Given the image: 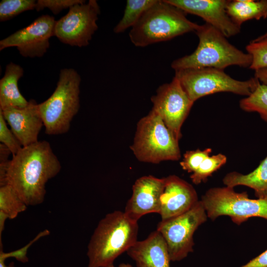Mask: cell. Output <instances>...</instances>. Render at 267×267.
Here are the masks:
<instances>
[{"label": "cell", "mask_w": 267, "mask_h": 267, "mask_svg": "<svg viewBox=\"0 0 267 267\" xmlns=\"http://www.w3.org/2000/svg\"><path fill=\"white\" fill-rule=\"evenodd\" d=\"M50 143L38 141L22 148L7 162H0V186H10L27 206L42 204L47 182L60 171Z\"/></svg>", "instance_id": "cell-1"}, {"label": "cell", "mask_w": 267, "mask_h": 267, "mask_svg": "<svg viewBox=\"0 0 267 267\" xmlns=\"http://www.w3.org/2000/svg\"><path fill=\"white\" fill-rule=\"evenodd\" d=\"M137 222L121 211L107 214L98 222L88 245L87 267H108L137 241Z\"/></svg>", "instance_id": "cell-2"}, {"label": "cell", "mask_w": 267, "mask_h": 267, "mask_svg": "<svg viewBox=\"0 0 267 267\" xmlns=\"http://www.w3.org/2000/svg\"><path fill=\"white\" fill-rule=\"evenodd\" d=\"M198 45L191 54L173 61L175 70L188 68H214L224 70L230 66L249 68L252 58L231 44L220 31L205 23L195 31Z\"/></svg>", "instance_id": "cell-3"}, {"label": "cell", "mask_w": 267, "mask_h": 267, "mask_svg": "<svg viewBox=\"0 0 267 267\" xmlns=\"http://www.w3.org/2000/svg\"><path fill=\"white\" fill-rule=\"evenodd\" d=\"M185 14L166 0H157L132 28L130 40L135 46L144 47L195 32L199 25L188 20Z\"/></svg>", "instance_id": "cell-4"}, {"label": "cell", "mask_w": 267, "mask_h": 267, "mask_svg": "<svg viewBox=\"0 0 267 267\" xmlns=\"http://www.w3.org/2000/svg\"><path fill=\"white\" fill-rule=\"evenodd\" d=\"M81 81V77L75 69H61L52 94L38 104L46 134H61L69 130L71 123L80 108Z\"/></svg>", "instance_id": "cell-5"}, {"label": "cell", "mask_w": 267, "mask_h": 267, "mask_svg": "<svg viewBox=\"0 0 267 267\" xmlns=\"http://www.w3.org/2000/svg\"><path fill=\"white\" fill-rule=\"evenodd\" d=\"M130 148L143 162L158 164L181 157L178 140L153 110L138 122Z\"/></svg>", "instance_id": "cell-6"}, {"label": "cell", "mask_w": 267, "mask_h": 267, "mask_svg": "<svg viewBox=\"0 0 267 267\" xmlns=\"http://www.w3.org/2000/svg\"><path fill=\"white\" fill-rule=\"evenodd\" d=\"M175 76L194 102L204 96L221 92L248 96L261 83L255 77L246 81L237 80L224 70L214 68L177 70Z\"/></svg>", "instance_id": "cell-7"}, {"label": "cell", "mask_w": 267, "mask_h": 267, "mask_svg": "<svg viewBox=\"0 0 267 267\" xmlns=\"http://www.w3.org/2000/svg\"><path fill=\"white\" fill-rule=\"evenodd\" d=\"M207 216L214 220L221 216H228L237 225L252 217L267 220V199H252L247 192H235L224 186L209 189L203 195Z\"/></svg>", "instance_id": "cell-8"}, {"label": "cell", "mask_w": 267, "mask_h": 267, "mask_svg": "<svg viewBox=\"0 0 267 267\" xmlns=\"http://www.w3.org/2000/svg\"><path fill=\"white\" fill-rule=\"evenodd\" d=\"M208 216L201 200L189 210L178 216L160 221L156 230L167 243L171 261H180L193 252V235Z\"/></svg>", "instance_id": "cell-9"}, {"label": "cell", "mask_w": 267, "mask_h": 267, "mask_svg": "<svg viewBox=\"0 0 267 267\" xmlns=\"http://www.w3.org/2000/svg\"><path fill=\"white\" fill-rule=\"evenodd\" d=\"M100 13L95 0L76 4L67 13L56 21L54 36L62 43L79 47L89 44L98 29L97 21Z\"/></svg>", "instance_id": "cell-10"}, {"label": "cell", "mask_w": 267, "mask_h": 267, "mask_svg": "<svg viewBox=\"0 0 267 267\" xmlns=\"http://www.w3.org/2000/svg\"><path fill=\"white\" fill-rule=\"evenodd\" d=\"M152 110L162 119L176 138L182 137L181 127L194 104L175 76L169 83L160 86L151 98Z\"/></svg>", "instance_id": "cell-11"}, {"label": "cell", "mask_w": 267, "mask_h": 267, "mask_svg": "<svg viewBox=\"0 0 267 267\" xmlns=\"http://www.w3.org/2000/svg\"><path fill=\"white\" fill-rule=\"evenodd\" d=\"M55 23L53 17L43 15L28 26L1 40L0 50L14 46L24 57H41L49 47Z\"/></svg>", "instance_id": "cell-12"}, {"label": "cell", "mask_w": 267, "mask_h": 267, "mask_svg": "<svg viewBox=\"0 0 267 267\" xmlns=\"http://www.w3.org/2000/svg\"><path fill=\"white\" fill-rule=\"evenodd\" d=\"M164 184V178L148 175L137 179L133 185L132 196L126 205L125 214L138 222L146 214H159Z\"/></svg>", "instance_id": "cell-13"}, {"label": "cell", "mask_w": 267, "mask_h": 267, "mask_svg": "<svg viewBox=\"0 0 267 267\" xmlns=\"http://www.w3.org/2000/svg\"><path fill=\"white\" fill-rule=\"evenodd\" d=\"M185 13L201 17L206 23L220 31L227 38L239 34L241 27L231 20L226 12V0H166Z\"/></svg>", "instance_id": "cell-14"}, {"label": "cell", "mask_w": 267, "mask_h": 267, "mask_svg": "<svg viewBox=\"0 0 267 267\" xmlns=\"http://www.w3.org/2000/svg\"><path fill=\"white\" fill-rule=\"evenodd\" d=\"M164 178L159 214L161 221H166L186 212L199 201L195 189L186 181L176 175H170Z\"/></svg>", "instance_id": "cell-15"}, {"label": "cell", "mask_w": 267, "mask_h": 267, "mask_svg": "<svg viewBox=\"0 0 267 267\" xmlns=\"http://www.w3.org/2000/svg\"><path fill=\"white\" fill-rule=\"evenodd\" d=\"M0 111L22 147L38 141L39 134L44 125L38 104L34 99L29 100L25 107L0 109Z\"/></svg>", "instance_id": "cell-16"}, {"label": "cell", "mask_w": 267, "mask_h": 267, "mask_svg": "<svg viewBox=\"0 0 267 267\" xmlns=\"http://www.w3.org/2000/svg\"><path fill=\"white\" fill-rule=\"evenodd\" d=\"M136 267H170L167 243L157 230L144 240L137 241L127 251Z\"/></svg>", "instance_id": "cell-17"}, {"label": "cell", "mask_w": 267, "mask_h": 267, "mask_svg": "<svg viewBox=\"0 0 267 267\" xmlns=\"http://www.w3.org/2000/svg\"><path fill=\"white\" fill-rule=\"evenodd\" d=\"M20 65L10 62L5 67L3 77L0 80V109L13 107L21 108L29 103L19 91L18 83L23 76Z\"/></svg>", "instance_id": "cell-18"}, {"label": "cell", "mask_w": 267, "mask_h": 267, "mask_svg": "<svg viewBox=\"0 0 267 267\" xmlns=\"http://www.w3.org/2000/svg\"><path fill=\"white\" fill-rule=\"evenodd\" d=\"M222 181L225 186L232 188L238 185L249 187L254 190L258 198L267 199V155L252 172L246 175L230 172Z\"/></svg>", "instance_id": "cell-19"}, {"label": "cell", "mask_w": 267, "mask_h": 267, "mask_svg": "<svg viewBox=\"0 0 267 267\" xmlns=\"http://www.w3.org/2000/svg\"><path fill=\"white\" fill-rule=\"evenodd\" d=\"M226 12L233 22L241 27L248 20L267 18V0H228Z\"/></svg>", "instance_id": "cell-20"}, {"label": "cell", "mask_w": 267, "mask_h": 267, "mask_svg": "<svg viewBox=\"0 0 267 267\" xmlns=\"http://www.w3.org/2000/svg\"><path fill=\"white\" fill-rule=\"evenodd\" d=\"M157 0H128L123 16L114 27L113 31L118 34L129 27H133L144 13L153 5Z\"/></svg>", "instance_id": "cell-21"}, {"label": "cell", "mask_w": 267, "mask_h": 267, "mask_svg": "<svg viewBox=\"0 0 267 267\" xmlns=\"http://www.w3.org/2000/svg\"><path fill=\"white\" fill-rule=\"evenodd\" d=\"M27 207L10 186H0V214L7 219H14Z\"/></svg>", "instance_id": "cell-22"}, {"label": "cell", "mask_w": 267, "mask_h": 267, "mask_svg": "<svg viewBox=\"0 0 267 267\" xmlns=\"http://www.w3.org/2000/svg\"><path fill=\"white\" fill-rule=\"evenodd\" d=\"M240 108L248 112H257L267 122V85L260 83L249 96L239 101Z\"/></svg>", "instance_id": "cell-23"}, {"label": "cell", "mask_w": 267, "mask_h": 267, "mask_svg": "<svg viewBox=\"0 0 267 267\" xmlns=\"http://www.w3.org/2000/svg\"><path fill=\"white\" fill-rule=\"evenodd\" d=\"M226 161V156L222 153L209 156L201 163L196 171L190 175V178L195 184L205 182L208 178L223 166Z\"/></svg>", "instance_id": "cell-24"}, {"label": "cell", "mask_w": 267, "mask_h": 267, "mask_svg": "<svg viewBox=\"0 0 267 267\" xmlns=\"http://www.w3.org/2000/svg\"><path fill=\"white\" fill-rule=\"evenodd\" d=\"M36 0H2L0 2V21L10 20L26 11L35 9Z\"/></svg>", "instance_id": "cell-25"}, {"label": "cell", "mask_w": 267, "mask_h": 267, "mask_svg": "<svg viewBox=\"0 0 267 267\" xmlns=\"http://www.w3.org/2000/svg\"><path fill=\"white\" fill-rule=\"evenodd\" d=\"M246 50L252 58L250 69L256 71L267 68V37L253 40L247 45Z\"/></svg>", "instance_id": "cell-26"}, {"label": "cell", "mask_w": 267, "mask_h": 267, "mask_svg": "<svg viewBox=\"0 0 267 267\" xmlns=\"http://www.w3.org/2000/svg\"><path fill=\"white\" fill-rule=\"evenodd\" d=\"M212 150L207 148L204 150L197 149L187 151L183 154V159L179 164L182 169L192 174L196 171L201 163L212 153Z\"/></svg>", "instance_id": "cell-27"}, {"label": "cell", "mask_w": 267, "mask_h": 267, "mask_svg": "<svg viewBox=\"0 0 267 267\" xmlns=\"http://www.w3.org/2000/svg\"><path fill=\"white\" fill-rule=\"evenodd\" d=\"M0 141L9 149L13 156L22 148V145L11 130L8 129L1 111H0Z\"/></svg>", "instance_id": "cell-28"}, {"label": "cell", "mask_w": 267, "mask_h": 267, "mask_svg": "<svg viewBox=\"0 0 267 267\" xmlns=\"http://www.w3.org/2000/svg\"><path fill=\"white\" fill-rule=\"evenodd\" d=\"M85 2L86 1L83 0H38L36 2L35 9L39 11L47 8L56 15L64 9Z\"/></svg>", "instance_id": "cell-29"}, {"label": "cell", "mask_w": 267, "mask_h": 267, "mask_svg": "<svg viewBox=\"0 0 267 267\" xmlns=\"http://www.w3.org/2000/svg\"><path fill=\"white\" fill-rule=\"evenodd\" d=\"M50 233L49 231L47 229H45L40 232L34 240L31 241L29 244L26 245L22 248L12 252L4 253L3 251L2 248H0V254H2L6 259L9 257H14L18 261L26 263L28 261V259L26 256L27 251L30 246L34 243L36 241L43 236L48 235Z\"/></svg>", "instance_id": "cell-30"}, {"label": "cell", "mask_w": 267, "mask_h": 267, "mask_svg": "<svg viewBox=\"0 0 267 267\" xmlns=\"http://www.w3.org/2000/svg\"><path fill=\"white\" fill-rule=\"evenodd\" d=\"M241 267H267V250Z\"/></svg>", "instance_id": "cell-31"}, {"label": "cell", "mask_w": 267, "mask_h": 267, "mask_svg": "<svg viewBox=\"0 0 267 267\" xmlns=\"http://www.w3.org/2000/svg\"><path fill=\"white\" fill-rule=\"evenodd\" d=\"M255 71L254 77L258 79L261 84L267 85V68L260 69Z\"/></svg>", "instance_id": "cell-32"}, {"label": "cell", "mask_w": 267, "mask_h": 267, "mask_svg": "<svg viewBox=\"0 0 267 267\" xmlns=\"http://www.w3.org/2000/svg\"><path fill=\"white\" fill-rule=\"evenodd\" d=\"M12 154L9 149L4 144H0V162H7L9 161L8 157Z\"/></svg>", "instance_id": "cell-33"}, {"label": "cell", "mask_w": 267, "mask_h": 267, "mask_svg": "<svg viewBox=\"0 0 267 267\" xmlns=\"http://www.w3.org/2000/svg\"><path fill=\"white\" fill-rule=\"evenodd\" d=\"M6 259L2 256L1 254H0V267H15L14 262H11L8 265H6L5 263V260Z\"/></svg>", "instance_id": "cell-34"}, {"label": "cell", "mask_w": 267, "mask_h": 267, "mask_svg": "<svg viewBox=\"0 0 267 267\" xmlns=\"http://www.w3.org/2000/svg\"><path fill=\"white\" fill-rule=\"evenodd\" d=\"M108 267H115L114 264ZM119 267H132V266L129 264L122 263L120 264Z\"/></svg>", "instance_id": "cell-35"}, {"label": "cell", "mask_w": 267, "mask_h": 267, "mask_svg": "<svg viewBox=\"0 0 267 267\" xmlns=\"http://www.w3.org/2000/svg\"><path fill=\"white\" fill-rule=\"evenodd\" d=\"M266 37H267V32L266 33L263 34V35L261 36L260 37H259L258 38H256L254 40H260V39L265 38Z\"/></svg>", "instance_id": "cell-36"}]
</instances>
